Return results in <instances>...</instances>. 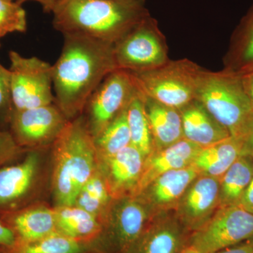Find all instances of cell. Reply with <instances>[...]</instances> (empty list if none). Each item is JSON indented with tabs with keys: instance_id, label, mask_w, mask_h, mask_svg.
Segmentation results:
<instances>
[{
	"instance_id": "4",
	"label": "cell",
	"mask_w": 253,
	"mask_h": 253,
	"mask_svg": "<svg viewBox=\"0 0 253 253\" xmlns=\"http://www.w3.org/2000/svg\"><path fill=\"white\" fill-rule=\"evenodd\" d=\"M51 146L27 150L0 168V218L51 199Z\"/></svg>"
},
{
	"instance_id": "27",
	"label": "cell",
	"mask_w": 253,
	"mask_h": 253,
	"mask_svg": "<svg viewBox=\"0 0 253 253\" xmlns=\"http://www.w3.org/2000/svg\"><path fill=\"white\" fill-rule=\"evenodd\" d=\"M113 201L104 176L98 168L82 187L74 205L96 216L102 222Z\"/></svg>"
},
{
	"instance_id": "36",
	"label": "cell",
	"mask_w": 253,
	"mask_h": 253,
	"mask_svg": "<svg viewBox=\"0 0 253 253\" xmlns=\"http://www.w3.org/2000/svg\"><path fill=\"white\" fill-rule=\"evenodd\" d=\"M243 140V156H248L253 161V128L244 137Z\"/></svg>"
},
{
	"instance_id": "39",
	"label": "cell",
	"mask_w": 253,
	"mask_h": 253,
	"mask_svg": "<svg viewBox=\"0 0 253 253\" xmlns=\"http://www.w3.org/2000/svg\"><path fill=\"white\" fill-rule=\"evenodd\" d=\"M137 1H141V2L144 3L145 0H137Z\"/></svg>"
},
{
	"instance_id": "10",
	"label": "cell",
	"mask_w": 253,
	"mask_h": 253,
	"mask_svg": "<svg viewBox=\"0 0 253 253\" xmlns=\"http://www.w3.org/2000/svg\"><path fill=\"white\" fill-rule=\"evenodd\" d=\"M136 91L129 71L117 69L104 78L89 96L82 113L94 139L126 110Z\"/></svg>"
},
{
	"instance_id": "16",
	"label": "cell",
	"mask_w": 253,
	"mask_h": 253,
	"mask_svg": "<svg viewBox=\"0 0 253 253\" xmlns=\"http://www.w3.org/2000/svg\"><path fill=\"white\" fill-rule=\"evenodd\" d=\"M16 241H32L58 232L56 214L48 201L36 203L0 218Z\"/></svg>"
},
{
	"instance_id": "9",
	"label": "cell",
	"mask_w": 253,
	"mask_h": 253,
	"mask_svg": "<svg viewBox=\"0 0 253 253\" xmlns=\"http://www.w3.org/2000/svg\"><path fill=\"white\" fill-rule=\"evenodd\" d=\"M11 96L14 111L54 104L53 65L39 58L9 52Z\"/></svg>"
},
{
	"instance_id": "19",
	"label": "cell",
	"mask_w": 253,
	"mask_h": 253,
	"mask_svg": "<svg viewBox=\"0 0 253 253\" xmlns=\"http://www.w3.org/2000/svg\"><path fill=\"white\" fill-rule=\"evenodd\" d=\"M179 111L184 139L200 147H208L231 136L199 100H194Z\"/></svg>"
},
{
	"instance_id": "17",
	"label": "cell",
	"mask_w": 253,
	"mask_h": 253,
	"mask_svg": "<svg viewBox=\"0 0 253 253\" xmlns=\"http://www.w3.org/2000/svg\"><path fill=\"white\" fill-rule=\"evenodd\" d=\"M201 149L184 138L165 149L153 151L145 159L140 180L133 196H138L156 178L165 173L192 165Z\"/></svg>"
},
{
	"instance_id": "5",
	"label": "cell",
	"mask_w": 253,
	"mask_h": 253,
	"mask_svg": "<svg viewBox=\"0 0 253 253\" xmlns=\"http://www.w3.org/2000/svg\"><path fill=\"white\" fill-rule=\"evenodd\" d=\"M208 112L230 135L243 138L253 128V106L243 86L241 76L225 70L204 69L197 97Z\"/></svg>"
},
{
	"instance_id": "31",
	"label": "cell",
	"mask_w": 253,
	"mask_h": 253,
	"mask_svg": "<svg viewBox=\"0 0 253 253\" xmlns=\"http://www.w3.org/2000/svg\"><path fill=\"white\" fill-rule=\"evenodd\" d=\"M26 151L16 144L9 131H0V168L18 161Z\"/></svg>"
},
{
	"instance_id": "40",
	"label": "cell",
	"mask_w": 253,
	"mask_h": 253,
	"mask_svg": "<svg viewBox=\"0 0 253 253\" xmlns=\"http://www.w3.org/2000/svg\"></svg>"
},
{
	"instance_id": "34",
	"label": "cell",
	"mask_w": 253,
	"mask_h": 253,
	"mask_svg": "<svg viewBox=\"0 0 253 253\" xmlns=\"http://www.w3.org/2000/svg\"><path fill=\"white\" fill-rule=\"evenodd\" d=\"M15 237L12 231L0 221V246H10L14 242Z\"/></svg>"
},
{
	"instance_id": "15",
	"label": "cell",
	"mask_w": 253,
	"mask_h": 253,
	"mask_svg": "<svg viewBox=\"0 0 253 253\" xmlns=\"http://www.w3.org/2000/svg\"><path fill=\"white\" fill-rule=\"evenodd\" d=\"M191 234L177 217H153L132 253H181Z\"/></svg>"
},
{
	"instance_id": "29",
	"label": "cell",
	"mask_w": 253,
	"mask_h": 253,
	"mask_svg": "<svg viewBox=\"0 0 253 253\" xmlns=\"http://www.w3.org/2000/svg\"><path fill=\"white\" fill-rule=\"evenodd\" d=\"M27 29L26 11L12 0H0V38L9 33H25Z\"/></svg>"
},
{
	"instance_id": "26",
	"label": "cell",
	"mask_w": 253,
	"mask_h": 253,
	"mask_svg": "<svg viewBox=\"0 0 253 253\" xmlns=\"http://www.w3.org/2000/svg\"><path fill=\"white\" fill-rule=\"evenodd\" d=\"M126 117L131 145L139 150L146 159L152 152L154 142L145 109V97L138 89L126 106Z\"/></svg>"
},
{
	"instance_id": "24",
	"label": "cell",
	"mask_w": 253,
	"mask_h": 253,
	"mask_svg": "<svg viewBox=\"0 0 253 253\" xmlns=\"http://www.w3.org/2000/svg\"><path fill=\"white\" fill-rule=\"evenodd\" d=\"M253 178V161L240 156L219 179V208L239 206L240 200Z\"/></svg>"
},
{
	"instance_id": "13",
	"label": "cell",
	"mask_w": 253,
	"mask_h": 253,
	"mask_svg": "<svg viewBox=\"0 0 253 253\" xmlns=\"http://www.w3.org/2000/svg\"><path fill=\"white\" fill-rule=\"evenodd\" d=\"M178 203V219L186 229L194 232L219 208V179L200 174Z\"/></svg>"
},
{
	"instance_id": "20",
	"label": "cell",
	"mask_w": 253,
	"mask_h": 253,
	"mask_svg": "<svg viewBox=\"0 0 253 253\" xmlns=\"http://www.w3.org/2000/svg\"><path fill=\"white\" fill-rule=\"evenodd\" d=\"M144 97L145 109L154 142L153 151L165 149L184 139L179 110Z\"/></svg>"
},
{
	"instance_id": "37",
	"label": "cell",
	"mask_w": 253,
	"mask_h": 253,
	"mask_svg": "<svg viewBox=\"0 0 253 253\" xmlns=\"http://www.w3.org/2000/svg\"><path fill=\"white\" fill-rule=\"evenodd\" d=\"M38 1V2H39L40 4L42 5V6L44 11H45V12L52 13L55 7L57 6V4H59L61 0H17L16 2H17L18 4H21L22 3L25 2V1Z\"/></svg>"
},
{
	"instance_id": "1",
	"label": "cell",
	"mask_w": 253,
	"mask_h": 253,
	"mask_svg": "<svg viewBox=\"0 0 253 253\" xmlns=\"http://www.w3.org/2000/svg\"><path fill=\"white\" fill-rule=\"evenodd\" d=\"M63 38L53 65V89L54 104L71 121L81 116L91 94L118 68L113 43L78 35Z\"/></svg>"
},
{
	"instance_id": "11",
	"label": "cell",
	"mask_w": 253,
	"mask_h": 253,
	"mask_svg": "<svg viewBox=\"0 0 253 253\" xmlns=\"http://www.w3.org/2000/svg\"><path fill=\"white\" fill-rule=\"evenodd\" d=\"M253 239V214L239 206L219 208L191 234L189 246L200 253H213Z\"/></svg>"
},
{
	"instance_id": "23",
	"label": "cell",
	"mask_w": 253,
	"mask_h": 253,
	"mask_svg": "<svg viewBox=\"0 0 253 253\" xmlns=\"http://www.w3.org/2000/svg\"><path fill=\"white\" fill-rule=\"evenodd\" d=\"M241 156L242 139L230 136L217 144L202 148L192 165L201 174L220 179Z\"/></svg>"
},
{
	"instance_id": "35",
	"label": "cell",
	"mask_w": 253,
	"mask_h": 253,
	"mask_svg": "<svg viewBox=\"0 0 253 253\" xmlns=\"http://www.w3.org/2000/svg\"><path fill=\"white\" fill-rule=\"evenodd\" d=\"M244 90L253 106V71L241 76Z\"/></svg>"
},
{
	"instance_id": "38",
	"label": "cell",
	"mask_w": 253,
	"mask_h": 253,
	"mask_svg": "<svg viewBox=\"0 0 253 253\" xmlns=\"http://www.w3.org/2000/svg\"><path fill=\"white\" fill-rule=\"evenodd\" d=\"M181 253H200L199 251H196L192 246H189L185 249L183 250Z\"/></svg>"
},
{
	"instance_id": "32",
	"label": "cell",
	"mask_w": 253,
	"mask_h": 253,
	"mask_svg": "<svg viewBox=\"0 0 253 253\" xmlns=\"http://www.w3.org/2000/svg\"><path fill=\"white\" fill-rule=\"evenodd\" d=\"M239 206L253 214V178L240 200Z\"/></svg>"
},
{
	"instance_id": "25",
	"label": "cell",
	"mask_w": 253,
	"mask_h": 253,
	"mask_svg": "<svg viewBox=\"0 0 253 253\" xmlns=\"http://www.w3.org/2000/svg\"><path fill=\"white\" fill-rule=\"evenodd\" d=\"M0 253H90L89 246L55 232L32 240L16 241L10 246H0Z\"/></svg>"
},
{
	"instance_id": "18",
	"label": "cell",
	"mask_w": 253,
	"mask_h": 253,
	"mask_svg": "<svg viewBox=\"0 0 253 253\" xmlns=\"http://www.w3.org/2000/svg\"><path fill=\"white\" fill-rule=\"evenodd\" d=\"M201 174L193 165L165 173L136 196L151 209L178 203L193 181Z\"/></svg>"
},
{
	"instance_id": "21",
	"label": "cell",
	"mask_w": 253,
	"mask_h": 253,
	"mask_svg": "<svg viewBox=\"0 0 253 253\" xmlns=\"http://www.w3.org/2000/svg\"><path fill=\"white\" fill-rule=\"evenodd\" d=\"M224 70L241 76L253 71V4L231 36Z\"/></svg>"
},
{
	"instance_id": "8",
	"label": "cell",
	"mask_w": 253,
	"mask_h": 253,
	"mask_svg": "<svg viewBox=\"0 0 253 253\" xmlns=\"http://www.w3.org/2000/svg\"><path fill=\"white\" fill-rule=\"evenodd\" d=\"M118 69L138 73L169 61L166 38L151 15L145 17L113 44Z\"/></svg>"
},
{
	"instance_id": "12",
	"label": "cell",
	"mask_w": 253,
	"mask_h": 253,
	"mask_svg": "<svg viewBox=\"0 0 253 253\" xmlns=\"http://www.w3.org/2000/svg\"><path fill=\"white\" fill-rule=\"evenodd\" d=\"M68 121L54 103L14 111L9 131L15 142L22 149H44L52 146Z\"/></svg>"
},
{
	"instance_id": "7",
	"label": "cell",
	"mask_w": 253,
	"mask_h": 253,
	"mask_svg": "<svg viewBox=\"0 0 253 253\" xmlns=\"http://www.w3.org/2000/svg\"><path fill=\"white\" fill-rule=\"evenodd\" d=\"M204 70L193 61L184 59L169 60L150 71L130 73L136 87L146 97L180 110L196 99Z\"/></svg>"
},
{
	"instance_id": "6",
	"label": "cell",
	"mask_w": 253,
	"mask_h": 253,
	"mask_svg": "<svg viewBox=\"0 0 253 253\" xmlns=\"http://www.w3.org/2000/svg\"><path fill=\"white\" fill-rule=\"evenodd\" d=\"M152 212L136 196L113 199L99 235L89 244L90 253H132L154 216Z\"/></svg>"
},
{
	"instance_id": "14",
	"label": "cell",
	"mask_w": 253,
	"mask_h": 253,
	"mask_svg": "<svg viewBox=\"0 0 253 253\" xmlns=\"http://www.w3.org/2000/svg\"><path fill=\"white\" fill-rule=\"evenodd\" d=\"M144 161L140 151L129 145L112 157L99 162V169L113 199L134 196Z\"/></svg>"
},
{
	"instance_id": "2",
	"label": "cell",
	"mask_w": 253,
	"mask_h": 253,
	"mask_svg": "<svg viewBox=\"0 0 253 253\" xmlns=\"http://www.w3.org/2000/svg\"><path fill=\"white\" fill-rule=\"evenodd\" d=\"M62 35L89 37L114 44L149 16L137 0H61L52 11Z\"/></svg>"
},
{
	"instance_id": "33",
	"label": "cell",
	"mask_w": 253,
	"mask_h": 253,
	"mask_svg": "<svg viewBox=\"0 0 253 253\" xmlns=\"http://www.w3.org/2000/svg\"><path fill=\"white\" fill-rule=\"evenodd\" d=\"M213 253H253V239Z\"/></svg>"
},
{
	"instance_id": "30",
	"label": "cell",
	"mask_w": 253,
	"mask_h": 253,
	"mask_svg": "<svg viewBox=\"0 0 253 253\" xmlns=\"http://www.w3.org/2000/svg\"><path fill=\"white\" fill-rule=\"evenodd\" d=\"M14 112L9 69L0 63V131H9Z\"/></svg>"
},
{
	"instance_id": "22",
	"label": "cell",
	"mask_w": 253,
	"mask_h": 253,
	"mask_svg": "<svg viewBox=\"0 0 253 253\" xmlns=\"http://www.w3.org/2000/svg\"><path fill=\"white\" fill-rule=\"evenodd\" d=\"M58 232L89 246L102 228L99 218L76 205L54 207Z\"/></svg>"
},
{
	"instance_id": "3",
	"label": "cell",
	"mask_w": 253,
	"mask_h": 253,
	"mask_svg": "<svg viewBox=\"0 0 253 253\" xmlns=\"http://www.w3.org/2000/svg\"><path fill=\"white\" fill-rule=\"evenodd\" d=\"M51 205H74L82 187L99 168L94 137L82 115L68 121L51 146Z\"/></svg>"
},
{
	"instance_id": "28",
	"label": "cell",
	"mask_w": 253,
	"mask_h": 253,
	"mask_svg": "<svg viewBox=\"0 0 253 253\" xmlns=\"http://www.w3.org/2000/svg\"><path fill=\"white\" fill-rule=\"evenodd\" d=\"M94 139L99 162L112 157L131 145L126 109Z\"/></svg>"
}]
</instances>
